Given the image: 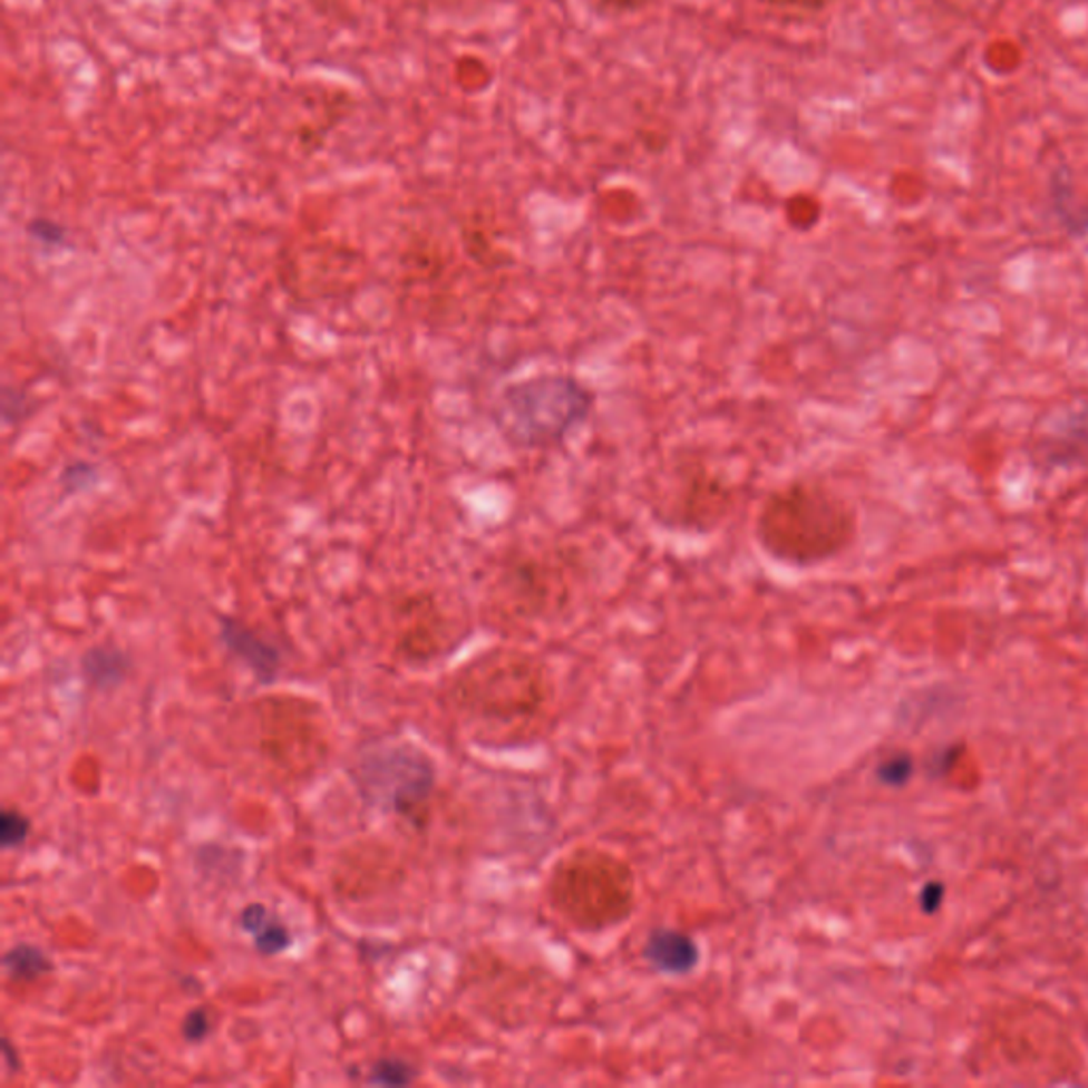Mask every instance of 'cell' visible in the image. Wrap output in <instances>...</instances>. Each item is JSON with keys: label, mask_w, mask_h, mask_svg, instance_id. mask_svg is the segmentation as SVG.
<instances>
[{"label": "cell", "mask_w": 1088, "mask_h": 1088, "mask_svg": "<svg viewBox=\"0 0 1088 1088\" xmlns=\"http://www.w3.org/2000/svg\"><path fill=\"white\" fill-rule=\"evenodd\" d=\"M591 394L570 377H543L504 391L506 428L517 443L536 447L564 438L587 417Z\"/></svg>", "instance_id": "277c9868"}, {"label": "cell", "mask_w": 1088, "mask_h": 1088, "mask_svg": "<svg viewBox=\"0 0 1088 1088\" xmlns=\"http://www.w3.org/2000/svg\"><path fill=\"white\" fill-rule=\"evenodd\" d=\"M731 504L726 485L708 473H696L682 485V517L687 522H719Z\"/></svg>", "instance_id": "ba28073f"}, {"label": "cell", "mask_w": 1088, "mask_h": 1088, "mask_svg": "<svg viewBox=\"0 0 1088 1088\" xmlns=\"http://www.w3.org/2000/svg\"><path fill=\"white\" fill-rule=\"evenodd\" d=\"M183 1038L187 1042H203L204 1038L208 1036L211 1031V1022H208V1017L204 1012L203 1008H196L192 1012H187V1017L183 1019Z\"/></svg>", "instance_id": "2e32d148"}, {"label": "cell", "mask_w": 1088, "mask_h": 1088, "mask_svg": "<svg viewBox=\"0 0 1088 1088\" xmlns=\"http://www.w3.org/2000/svg\"><path fill=\"white\" fill-rule=\"evenodd\" d=\"M428 2L434 4V7H438V9H457V7H462V4H466L470 0H428Z\"/></svg>", "instance_id": "7402d4cb"}, {"label": "cell", "mask_w": 1088, "mask_h": 1088, "mask_svg": "<svg viewBox=\"0 0 1088 1088\" xmlns=\"http://www.w3.org/2000/svg\"><path fill=\"white\" fill-rule=\"evenodd\" d=\"M412 1080L415 1069L402 1059H381L372 1066L368 1076V1082L379 1087H407Z\"/></svg>", "instance_id": "7c38bea8"}, {"label": "cell", "mask_w": 1088, "mask_h": 1088, "mask_svg": "<svg viewBox=\"0 0 1088 1088\" xmlns=\"http://www.w3.org/2000/svg\"><path fill=\"white\" fill-rule=\"evenodd\" d=\"M253 938H255V949L262 954H279L292 944L290 931L285 930L281 923H274L271 919L253 933Z\"/></svg>", "instance_id": "5bb4252c"}, {"label": "cell", "mask_w": 1088, "mask_h": 1088, "mask_svg": "<svg viewBox=\"0 0 1088 1088\" xmlns=\"http://www.w3.org/2000/svg\"><path fill=\"white\" fill-rule=\"evenodd\" d=\"M857 534L846 499L813 480H795L768 496L757 517V541L771 560L813 567L844 553Z\"/></svg>", "instance_id": "6da1fadb"}, {"label": "cell", "mask_w": 1088, "mask_h": 1088, "mask_svg": "<svg viewBox=\"0 0 1088 1088\" xmlns=\"http://www.w3.org/2000/svg\"><path fill=\"white\" fill-rule=\"evenodd\" d=\"M644 954L659 972L684 974L696 968L700 951L696 942L680 931L658 930L651 933Z\"/></svg>", "instance_id": "9c48e42d"}, {"label": "cell", "mask_w": 1088, "mask_h": 1088, "mask_svg": "<svg viewBox=\"0 0 1088 1088\" xmlns=\"http://www.w3.org/2000/svg\"><path fill=\"white\" fill-rule=\"evenodd\" d=\"M551 900L581 930H604L623 921L634 902L630 867L602 851H579L553 872Z\"/></svg>", "instance_id": "7a4b0ae2"}, {"label": "cell", "mask_w": 1088, "mask_h": 1088, "mask_svg": "<svg viewBox=\"0 0 1088 1088\" xmlns=\"http://www.w3.org/2000/svg\"><path fill=\"white\" fill-rule=\"evenodd\" d=\"M30 834V820L18 810H2L0 815V846L4 851L22 846Z\"/></svg>", "instance_id": "4fadbf2b"}, {"label": "cell", "mask_w": 1088, "mask_h": 1088, "mask_svg": "<svg viewBox=\"0 0 1088 1088\" xmlns=\"http://www.w3.org/2000/svg\"><path fill=\"white\" fill-rule=\"evenodd\" d=\"M368 271L360 250L332 236L298 239L279 253L276 279L300 302L356 294Z\"/></svg>", "instance_id": "3957f363"}, {"label": "cell", "mask_w": 1088, "mask_h": 1088, "mask_svg": "<svg viewBox=\"0 0 1088 1088\" xmlns=\"http://www.w3.org/2000/svg\"><path fill=\"white\" fill-rule=\"evenodd\" d=\"M591 2L606 13H632L647 7L651 0H591Z\"/></svg>", "instance_id": "d6986e66"}, {"label": "cell", "mask_w": 1088, "mask_h": 1088, "mask_svg": "<svg viewBox=\"0 0 1088 1088\" xmlns=\"http://www.w3.org/2000/svg\"><path fill=\"white\" fill-rule=\"evenodd\" d=\"M2 968L13 980H35L54 970L51 959L32 944H18L4 952Z\"/></svg>", "instance_id": "8fae6325"}, {"label": "cell", "mask_w": 1088, "mask_h": 1088, "mask_svg": "<svg viewBox=\"0 0 1088 1088\" xmlns=\"http://www.w3.org/2000/svg\"><path fill=\"white\" fill-rule=\"evenodd\" d=\"M130 670L128 658L109 647H96L84 655V672L98 689H114Z\"/></svg>", "instance_id": "30bf717a"}, {"label": "cell", "mask_w": 1088, "mask_h": 1088, "mask_svg": "<svg viewBox=\"0 0 1088 1088\" xmlns=\"http://www.w3.org/2000/svg\"><path fill=\"white\" fill-rule=\"evenodd\" d=\"M266 921H269V910L262 904H251L241 912V927L250 933H255Z\"/></svg>", "instance_id": "ac0fdd59"}, {"label": "cell", "mask_w": 1088, "mask_h": 1088, "mask_svg": "<svg viewBox=\"0 0 1088 1088\" xmlns=\"http://www.w3.org/2000/svg\"><path fill=\"white\" fill-rule=\"evenodd\" d=\"M366 785L375 802L402 815H415L424 808L434 787L430 761L412 748H391L386 755H372L366 764Z\"/></svg>", "instance_id": "5b68a950"}, {"label": "cell", "mask_w": 1088, "mask_h": 1088, "mask_svg": "<svg viewBox=\"0 0 1088 1088\" xmlns=\"http://www.w3.org/2000/svg\"><path fill=\"white\" fill-rule=\"evenodd\" d=\"M942 895H944V886L940 883H930L923 893H921V904L925 907V912H935L940 907V902H942Z\"/></svg>", "instance_id": "ffe728a7"}, {"label": "cell", "mask_w": 1088, "mask_h": 1088, "mask_svg": "<svg viewBox=\"0 0 1088 1088\" xmlns=\"http://www.w3.org/2000/svg\"><path fill=\"white\" fill-rule=\"evenodd\" d=\"M1033 457L1042 468L1088 466V402L1055 415L1038 434Z\"/></svg>", "instance_id": "8992f818"}, {"label": "cell", "mask_w": 1088, "mask_h": 1088, "mask_svg": "<svg viewBox=\"0 0 1088 1088\" xmlns=\"http://www.w3.org/2000/svg\"><path fill=\"white\" fill-rule=\"evenodd\" d=\"M2 1057H4V1066H7V1069L11 1074H16V1071L22 1069L20 1057H16V1050H13V1046L9 1042V1038H2Z\"/></svg>", "instance_id": "44dd1931"}, {"label": "cell", "mask_w": 1088, "mask_h": 1088, "mask_svg": "<svg viewBox=\"0 0 1088 1088\" xmlns=\"http://www.w3.org/2000/svg\"><path fill=\"white\" fill-rule=\"evenodd\" d=\"M766 4H770L774 9H783V11H802V13H815V11H820L827 0H761Z\"/></svg>", "instance_id": "e0dca14e"}, {"label": "cell", "mask_w": 1088, "mask_h": 1088, "mask_svg": "<svg viewBox=\"0 0 1088 1088\" xmlns=\"http://www.w3.org/2000/svg\"><path fill=\"white\" fill-rule=\"evenodd\" d=\"M912 774V759L907 755H895L878 768L884 785H904Z\"/></svg>", "instance_id": "9a60e30c"}, {"label": "cell", "mask_w": 1088, "mask_h": 1088, "mask_svg": "<svg viewBox=\"0 0 1088 1088\" xmlns=\"http://www.w3.org/2000/svg\"><path fill=\"white\" fill-rule=\"evenodd\" d=\"M220 625H222V640L226 642L227 649L250 666L260 682L266 684L276 679L281 658L272 644L264 642L260 635L253 634L247 625H243L236 619L222 616Z\"/></svg>", "instance_id": "52a82bcc"}]
</instances>
